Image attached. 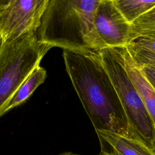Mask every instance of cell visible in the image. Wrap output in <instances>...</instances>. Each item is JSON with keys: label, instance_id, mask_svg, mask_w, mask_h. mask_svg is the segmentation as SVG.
<instances>
[{"label": "cell", "instance_id": "cell-1", "mask_svg": "<svg viewBox=\"0 0 155 155\" xmlns=\"http://www.w3.org/2000/svg\"><path fill=\"white\" fill-rule=\"evenodd\" d=\"M66 71L95 131L139 140L130 126L99 50H63Z\"/></svg>", "mask_w": 155, "mask_h": 155}, {"label": "cell", "instance_id": "cell-2", "mask_svg": "<svg viewBox=\"0 0 155 155\" xmlns=\"http://www.w3.org/2000/svg\"><path fill=\"white\" fill-rule=\"evenodd\" d=\"M101 0H48L36 32L38 39L63 50H100L94 27Z\"/></svg>", "mask_w": 155, "mask_h": 155}, {"label": "cell", "instance_id": "cell-3", "mask_svg": "<svg viewBox=\"0 0 155 155\" xmlns=\"http://www.w3.org/2000/svg\"><path fill=\"white\" fill-rule=\"evenodd\" d=\"M124 48H104L99 52L130 126L140 140L155 150V127L126 70Z\"/></svg>", "mask_w": 155, "mask_h": 155}, {"label": "cell", "instance_id": "cell-4", "mask_svg": "<svg viewBox=\"0 0 155 155\" xmlns=\"http://www.w3.org/2000/svg\"><path fill=\"white\" fill-rule=\"evenodd\" d=\"M51 48L36 33L0 43V110Z\"/></svg>", "mask_w": 155, "mask_h": 155}, {"label": "cell", "instance_id": "cell-5", "mask_svg": "<svg viewBox=\"0 0 155 155\" xmlns=\"http://www.w3.org/2000/svg\"><path fill=\"white\" fill-rule=\"evenodd\" d=\"M48 0H0V43L36 33Z\"/></svg>", "mask_w": 155, "mask_h": 155}, {"label": "cell", "instance_id": "cell-6", "mask_svg": "<svg viewBox=\"0 0 155 155\" xmlns=\"http://www.w3.org/2000/svg\"><path fill=\"white\" fill-rule=\"evenodd\" d=\"M94 27L104 48L125 47L130 42L131 24L112 0H101L94 16Z\"/></svg>", "mask_w": 155, "mask_h": 155}, {"label": "cell", "instance_id": "cell-7", "mask_svg": "<svg viewBox=\"0 0 155 155\" xmlns=\"http://www.w3.org/2000/svg\"><path fill=\"white\" fill-rule=\"evenodd\" d=\"M96 133L101 150H111L119 155H155V150L137 139L121 136L110 131H96Z\"/></svg>", "mask_w": 155, "mask_h": 155}, {"label": "cell", "instance_id": "cell-8", "mask_svg": "<svg viewBox=\"0 0 155 155\" xmlns=\"http://www.w3.org/2000/svg\"><path fill=\"white\" fill-rule=\"evenodd\" d=\"M124 57L126 70L155 127V90L143 74L127 46L124 48Z\"/></svg>", "mask_w": 155, "mask_h": 155}, {"label": "cell", "instance_id": "cell-9", "mask_svg": "<svg viewBox=\"0 0 155 155\" xmlns=\"http://www.w3.org/2000/svg\"><path fill=\"white\" fill-rule=\"evenodd\" d=\"M47 77L45 69L40 65L36 67L19 86L11 99L0 110V117L10 110L27 100Z\"/></svg>", "mask_w": 155, "mask_h": 155}, {"label": "cell", "instance_id": "cell-10", "mask_svg": "<svg viewBox=\"0 0 155 155\" xmlns=\"http://www.w3.org/2000/svg\"><path fill=\"white\" fill-rule=\"evenodd\" d=\"M113 1L130 24L155 7V0H114Z\"/></svg>", "mask_w": 155, "mask_h": 155}, {"label": "cell", "instance_id": "cell-11", "mask_svg": "<svg viewBox=\"0 0 155 155\" xmlns=\"http://www.w3.org/2000/svg\"><path fill=\"white\" fill-rule=\"evenodd\" d=\"M153 31H155V7L131 24L130 42L142 35Z\"/></svg>", "mask_w": 155, "mask_h": 155}, {"label": "cell", "instance_id": "cell-12", "mask_svg": "<svg viewBox=\"0 0 155 155\" xmlns=\"http://www.w3.org/2000/svg\"><path fill=\"white\" fill-rule=\"evenodd\" d=\"M127 47L155 53V31L142 35L131 41Z\"/></svg>", "mask_w": 155, "mask_h": 155}, {"label": "cell", "instance_id": "cell-13", "mask_svg": "<svg viewBox=\"0 0 155 155\" xmlns=\"http://www.w3.org/2000/svg\"><path fill=\"white\" fill-rule=\"evenodd\" d=\"M132 58L139 65H148L155 67V53L151 51L127 47Z\"/></svg>", "mask_w": 155, "mask_h": 155}, {"label": "cell", "instance_id": "cell-14", "mask_svg": "<svg viewBox=\"0 0 155 155\" xmlns=\"http://www.w3.org/2000/svg\"><path fill=\"white\" fill-rule=\"evenodd\" d=\"M139 67L144 76L155 90V67L148 65H139Z\"/></svg>", "mask_w": 155, "mask_h": 155}, {"label": "cell", "instance_id": "cell-15", "mask_svg": "<svg viewBox=\"0 0 155 155\" xmlns=\"http://www.w3.org/2000/svg\"><path fill=\"white\" fill-rule=\"evenodd\" d=\"M101 152H102L104 155H119L116 152L108 149H102L101 150Z\"/></svg>", "mask_w": 155, "mask_h": 155}, {"label": "cell", "instance_id": "cell-16", "mask_svg": "<svg viewBox=\"0 0 155 155\" xmlns=\"http://www.w3.org/2000/svg\"><path fill=\"white\" fill-rule=\"evenodd\" d=\"M98 155H104V154L102 152H101Z\"/></svg>", "mask_w": 155, "mask_h": 155}, {"label": "cell", "instance_id": "cell-17", "mask_svg": "<svg viewBox=\"0 0 155 155\" xmlns=\"http://www.w3.org/2000/svg\"><path fill=\"white\" fill-rule=\"evenodd\" d=\"M112 1H114V0H112Z\"/></svg>", "mask_w": 155, "mask_h": 155}]
</instances>
